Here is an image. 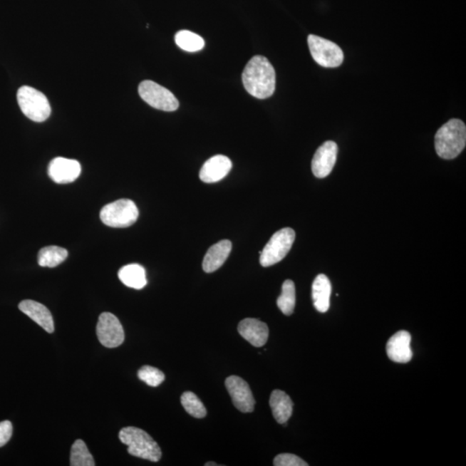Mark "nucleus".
<instances>
[{"label":"nucleus","instance_id":"obj_11","mask_svg":"<svg viewBox=\"0 0 466 466\" xmlns=\"http://www.w3.org/2000/svg\"><path fill=\"white\" fill-rule=\"evenodd\" d=\"M338 150V145L333 141H326L319 147L312 161V171L317 178H325L332 172Z\"/></svg>","mask_w":466,"mask_h":466},{"label":"nucleus","instance_id":"obj_10","mask_svg":"<svg viewBox=\"0 0 466 466\" xmlns=\"http://www.w3.org/2000/svg\"><path fill=\"white\" fill-rule=\"evenodd\" d=\"M226 387L234 406L242 413L254 411L255 399L250 386L243 378L231 376L226 380Z\"/></svg>","mask_w":466,"mask_h":466},{"label":"nucleus","instance_id":"obj_8","mask_svg":"<svg viewBox=\"0 0 466 466\" xmlns=\"http://www.w3.org/2000/svg\"><path fill=\"white\" fill-rule=\"evenodd\" d=\"M139 95L152 108L165 112H174L179 108V101L172 93L152 81H145L139 85Z\"/></svg>","mask_w":466,"mask_h":466},{"label":"nucleus","instance_id":"obj_24","mask_svg":"<svg viewBox=\"0 0 466 466\" xmlns=\"http://www.w3.org/2000/svg\"><path fill=\"white\" fill-rule=\"evenodd\" d=\"M71 466H95V460L83 440H77L73 444L71 455Z\"/></svg>","mask_w":466,"mask_h":466},{"label":"nucleus","instance_id":"obj_25","mask_svg":"<svg viewBox=\"0 0 466 466\" xmlns=\"http://www.w3.org/2000/svg\"><path fill=\"white\" fill-rule=\"evenodd\" d=\"M181 403L184 410L195 418L202 419L207 415L206 407L193 392H184Z\"/></svg>","mask_w":466,"mask_h":466},{"label":"nucleus","instance_id":"obj_20","mask_svg":"<svg viewBox=\"0 0 466 466\" xmlns=\"http://www.w3.org/2000/svg\"><path fill=\"white\" fill-rule=\"evenodd\" d=\"M118 278L125 286L135 289H144L147 284L145 269L137 264L122 267L118 271Z\"/></svg>","mask_w":466,"mask_h":466},{"label":"nucleus","instance_id":"obj_21","mask_svg":"<svg viewBox=\"0 0 466 466\" xmlns=\"http://www.w3.org/2000/svg\"><path fill=\"white\" fill-rule=\"evenodd\" d=\"M68 255V251L63 247H44L38 253V264L41 267L55 268L63 263Z\"/></svg>","mask_w":466,"mask_h":466},{"label":"nucleus","instance_id":"obj_1","mask_svg":"<svg viewBox=\"0 0 466 466\" xmlns=\"http://www.w3.org/2000/svg\"><path fill=\"white\" fill-rule=\"evenodd\" d=\"M242 80L245 90L257 99H267L275 92L276 71L266 57H252L244 69Z\"/></svg>","mask_w":466,"mask_h":466},{"label":"nucleus","instance_id":"obj_16","mask_svg":"<svg viewBox=\"0 0 466 466\" xmlns=\"http://www.w3.org/2000/svg\"><path fill=\"white\" fill-rule=\"evenodd\" d=\"M20 311L38 324L48 333L55 331L54 321H53L51 311L46 306L38 301L26 300L20 302Z\"/></svg>","mask_w":466,"mask_h":466},{"label":"nucleus","instance_id":"obj_7","mask_svg":"<svg viewBox=\"0 0 466 466\" xmlns=\"http://www.w3.org/2000/svg\"><path fill=\"white\" fill-rule=\"evenodd\" d=\"M309 47L314 61L325 68H337L344 61V53L338 45L316 35H309Z\"/></svg>","mask_w":466,"mask_h":466},{"label":"nucleus","instance_id":"obj_12","mask_svg":"<svg viewBox=\"0 0 466 466\" xmlns=\"http://www.w3.org/2000/svg\"><path fill=\"white\" fill-rule=\"evenodd\" d=\"M80 162L73 159L56 157L48 165V173L53 182L68 184L75 182L80 177Z\"/></svg>","mask_w":466,"mask_h":466},{"label":"nucleus","instance_id":"obj_18","mask_svg":"<svg viewBox=\"0 0 466 466\" xmlns=\"http://www.w3.org/2000/svg\"><path fill=\"white\" fill-rule=\"evenodd\" d=\"M332 294V285L326 275H318L312 286V298L314 308L319 312H328L330 308V298Z\"/></svg>","mask_w":466,"mask_h":466},{"label":"nucleus","instance_id":"obj_4","mask_svg":"<svg viewBox=\"0 0 466 466\" xmlns=\"http://www.w3.org/2000/svg\"><path fill=\"white\" fill-rule=\"evenodd\" d=\"M17 97L20 109L31 120L43 122L51 116L50 102L38 90L23 86L19 89Z\"/></svg>","mask_w":466,"mask_h":466},{"label":"nucleus","instance_id":"obj_28","mask_svg":"<svg viewBox=\"0 0 466 466\" xmlns=\"http://www.w3.org/2000/svg\"><path fill=\"white\" fill-rule=\"evenodd\" d=\"M12 425L9 420L0 423V447L7 444L11 438Z\"/></svg>","mask_w":466,"mask_h":466},{"label":"nucleus","instance_id":"obj_5","mask_svg":"<svg viewBox=\"0 0 466 466\" xmlns=\"http://www.w3.org/2000/svg\"><path fill=\"white\" fill-rule=\"evenodd\" d=\"M139 212L136 204L128 199H121L108 204L100 211V219L105 226L125 228L137 222Z\"/></svg>","mask_w":466,"mask_h":466},{"label":"nucleus","instance_id":"obj_27","mask_svg":"<svg viewBox=\"0 0 466 466\" xmlns=\"http://www.w3.org/2000/svg\"><path fill=\"white\" fill-rule=\"evenodd\" d=\"M275 466H308L309 464L302 460L301 457L290 455V453H281L277 455L274 460Z\"/></svg>","mask_w":466,"mask_h":466},{"label":"nucleus","instance_id":"obj_2","mask_svg":"<svg viewBox=\"0 0 466 466\" xmlns=\"http://www.w3.org/2000/svg\"><path fill=\"white\" fill-rule=\"evenodd\" d=\"M435 150L439 157L451 160L459 155L466 145L465 124L452 118L441 126L435 135Z\"/></svg>","mask_w":466,"mask_h":466},{"label":"nucleus","instance_id":"obj_3","mask_svg":"<svg viewBox=\"0 0 466 466\" xmlns=\"http://www.w3.org/2000/svg\"><path fill=\"white\" fill-rule=\"evenodd\" d=\"M118 437L123 444L128 445L130 455L151 462L161 460L160 447L149 433L142 429L135 427L124 428L121 429Z\"/></svg>","mask_w":466,"mask_h":466},{"label":"nucleus","instance_id":"obj_19","mask_svg":"<svg viewBox=\"0 0 466 466\" xmlns=\"http://www.w3.org/2000/svg\"><path fill=\"white\" fill-rule=\"evenodd\" d=\"M274 418L280 424L287 423L293 413V402L291 398L284 391L276 390L272 392L269 398Z\"/></svg>","mask_w":466,"mask_h":466},{"label":"nucleus","instance_id":"obj_13","mask_svg":"<svg viewBox=\"0 0 466 466\" xmlns=\"http://www.w3.org/2000/svg\"><path fill=\"white\" fill-rule=\"evenodd\" d=\"M232 167V161L226 155H214L204 163L200 171V178L206 183L218 182L227 177Z\"/></svg>","mask_w":466,"mask_h":466},{"label":"nucleus","instance_id":"obj_26","mask_svg":"<svg viewBox=\"0 0 466 466\" xmlns=\"http://www.w3.org/2000/svg\"><path fill=\"white\" fill-rule=\"evenodd\" d=\"M138 377L141 381L145 382L147 385L157 387L165 381V376L163 372L150 366H145L138 372Z\"/></svg>","mask_w":466,"mask_h":466},{"label":"nucleus","instance_id":"obj_14","mask_svg":"<svg viewBox=\"0 0 466 466\" xmlns=\"http://www.w3.org/2000/svg\"><path fill=\"white\" fill-rule=\"evenodd\" d=\"M411 336L406 331H399L390 338L386 346L388 357L390 361L406 363L413 357L410 348Z\"/></svg>","mask_w":466,"mask_h":466},{"label":"nucleus","instance_id":"obj_23","mask_svg":"<svg viewBox=\"0 0 466 466\" xmlns=\"http://www.w3.org/2000/svg\"><path fill=\"white\" fill-rule=\"evenodd\" d=\"M175 40L179 48L187 52H197L205 47V41L202 36L190 31H178Z\"/></svg>","mask_w":466,"mask_h":466},{"label":"nucleus","instance_id":"obj_29","mask_svg":"<svg viewBox=\"0 0 466 466\" xmlns=\"http://www.w3.org/2000/svg\"><path fill=\"white\" fill-rule=\"evenodd\" d=\"M205 465L206 466H212H212H218L219 465L215 464L214 462H208V463H207Z\"/></svg>","mask_w":466,"mask_h":466},{"label":"nucleus","instance_id":"obj_22","mask_svg":"<svg viewBox=\"0 0 466 466\" xmlns=\"http://www.w3.org/2000/svg\"><path fill=\"white\" fill-rule=\"evenodd\" d=\"M296 286L291 280H286L281 287V294L276 301L278 308L285 316H291L296 306Z\"/></svg>","mask_w":466,"mask_h":466},{"label":"nucleus","instance_id":"obj_6","mask_svg":"<svg viewBox=\"0 0 466 466\" xmlns=\"http://www.w3.org/2000/svg\"><path fill=\"white\" fill-rule=\"evenodd\" d=\"M296 239V232L292 228L286 227L274 233L271 239L260 252V264L263 267H269L283 260Z\"/></svg>","mask_w":466,"mask_h":466},{"label":"nucleus","instance_id":"obj_15","mask_svg":"<svg viewBox=\"0 0 466 466\" xmlns=\"http://www.w3.org/2000/svg\"><path fill=\"white\" fill-rule=\"evenodd\" d=\"M238 330L245 341L256 347L263 346L268 341V326L257 319H244L239 323Z\"/></svg>","mask_w":466,"mask_h":466},{"label":"nucleus","instance_id":"obj_9","mask_svg":"<svg viewBox=\"0 0 466 466\" xmlns=\"http://www.w3.org/2000/svg\"><path fill=\"white\" fill-rule=\"evenodd\" d=\"M96 333L102 346L115 348L124 343L125 332L118 319L108 312L102 313L98 321Z\"/></svg>","mask_w":466,"mask_h":466},{"label":"nucleus","instance_id":"obj_17","mask_svg":"<svg viewBox=\"0 0 466 466\" xmlns=\"http://www.w3.org/2000/svg\"><path fill=\"white\" fill-rule=\"evenodd\" d=\"M232 247L231 241L227 239L212 245L203 259L204 271L212 273L222 267L230 255Z\"/></svg>","mask_w":466,"mask_h":466}]
</instances>
